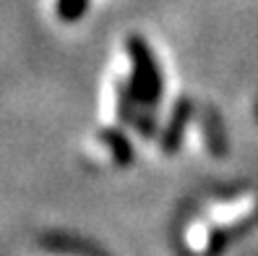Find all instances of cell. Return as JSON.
Segmentation results:
<instances>
[{
	"label": "cell",
	"instance_id": "1",
	"mask_svg": "<svg viewBox=\"0 0 258 256\" xmlns=\"http://www.w3.org/2000/svg\"><path fill=\"white\" fill-rule=\"evenodd\" d=\"M86 3L89 0H57V11L63 19H79L86 11Z\"/></svg>",
	"mask_w": 258,
	"mask_h": 256
}]
</instances>
